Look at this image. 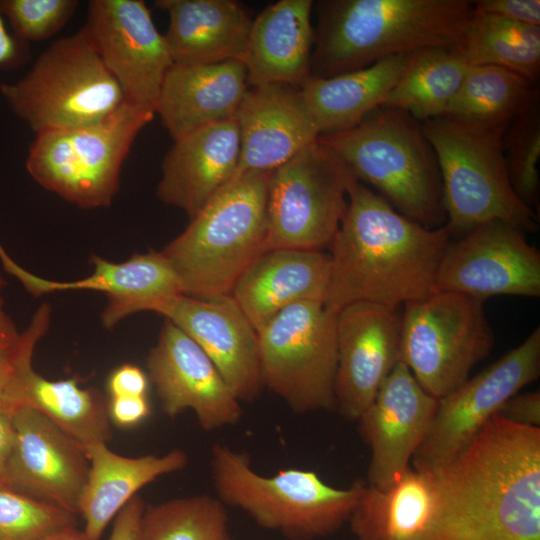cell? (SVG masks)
<instances>
[{
    "label": "cell",
    "mask_w": 540,
    "mask_h": 540,
    "mask_svg": "<svg viewBox=\"0 0 540 540\" xmlns=\"http://www.w3.org/2000/svg\"><path fill=\"white\" fill-rule=\"evenodd\" d=\"M426 472L438 499L430 540H540V427L496 414Z\"/></svg>",
    "instance_id": "obj_1"
},
{
    "label": "cell",
    "mask_w": 540,
    "mask_h": 540,
    "mask_svg": "<svg viewBox=\"0 0 540 540\" xmlns=\"http://www.w3.org/2000/svg\"><path fill=\"white\" fill-rule=\"evenodd\" d=\"M450 241L445 226L430 229L398 213L354 176L329 246L325 308L334 314L358 302L398 308L430 295Z\"/></svg>",
    "instance_id": "obj_2"
},
{
    "label": "cell",
    "mask_w": 540,
    "mask_h": 540,
    "mask_svg": "<svg viewBox=\"0 0 540 540\" xmlns=\"http://www.w3.org/2000/svg\"><path fill=\"white\" fill-rule=\"evenodd\" d=\"M311 76L329 78L391 56L453 48L473 15L466 0L317 2Z\"/></svg>",
    "instance_id": "obj_3"
},
{
    "label": "cell",
    "mask_w": 540,
    "mask_h": 540,
    "mask_svg": "<svg viewBox=\"0 0 540 540\" xmlns=\"http://www.w3.org/2000/svg\"><path fill=\"white\" fill-rule=\"evenodd\" d=\"M270 173L232 179L164 247L184 295L203 300L231 296L241 275L269 250Z\"/></svg>",
    "instance_id": "obj_4"
},
{
    "label": "cell",
    "mask_w": 540,
    "mask_h": 540,
    "mask_svg": "<svg viewBox=\"0 0 540 540\" xmlns=\"http://www.w3.org/2000/svg\"><path fill=\"white\" fill-rule=\"evenodd\" d=\"M318 140L402 215L430 229L446 219L436 155L408 112L380 106L355 127Z\"/></svg>",
    "instance_id": "obj_5"
},
{
    "label": "cell",
    "mask_w": 540,
    "mask_h": 540,
    "mask_svg": "<svg viewBox=\"0 0 540 540\" xmlns=\"http://www.w3.org/2000/svg\"><path fill=\"white\" fill-rule=\"evenodd\" d=\"M438 162L450 235H463L491 220L522 231L537 229L535 211L514 191L506 166L504 127L441 115L422 123Z\"/></svg>",
    "instance_id": "obj_6"
},
{
    "label": "cell",
    "mask_w": 540,
    "mask_h": 540,
    "mask_svg": "<svg viewBox=\"0 0 540 540\" xmlns=\"http://www.w3.org/2000/svg\"><path fill=\"white\" fill-rule=\"evenodd\" d=\"M210 472L217 498L248 514L259 526L291 540H313L335 532L349 520L365 483L340 489L314 471L297 468L264 476L249 457L229 446H212Z\"/></svg>",
    "instance_id": "obj_7"
},
{
    "label": "cell",
    "mask_w": 540,
    "mask_h": 540,
    "mask_svg": "<svg viewBox=\"0 0 540 540\" xmlns=\"http://www.w3.org/2000/svg\"><path fill=\"white\" fill-rule=\"evenodd\" d=\"M0 92L36 135L97 122L125 102L85 26L54 41L21 79L1 83Z\"/></svg>",
    "instance_id": "obj_8"
},
{
    "label": "cell",
    "mask_w": 540,
    "mask_h": 540,
    "mask_svg": "<svg viewBox=\"0 0 540 540\" xmlns=\"http://www.w3.org/2000/svg\"><path fill=\"white\" fill-rule=\"evenodd\" d=\"M155 116L124 102L97 122L37 134L26 169L40 186L83 209L111 205L131 147Z\"/></svg>",
    "instance_id": "obj_9"
},
{
    "label": "cell",
    "mask_w": 540,
    "mask_h": 540,
    "mask_svg": "<svg viewBox=\"0 0 540 540\" xmlns=\"http://www.w3.org/2000/svg\"><path fill=\"white\" fill-rule=\"evenodd\" d=\"M494 340L482 299L437 290L404 304L400 361L437 399L468 379L473 367L490 354Z\"/></svg>",
    "instance_id": "obj_10"
},
{
    "label": "cell",
    "mask_w": 540,
    "mask_h": 540,
    "mask_svg": "<svg viewBox=\"0 0 540 540\" xmlns=\"http://www.w3.org/2000/svg\"><path fill=\"white\" fill-rule=\"evenodd\" d=\"M337 314L293 304L257 331L263 387L296 413L336 410Z\"/></svg>",
    "instance_id": "obj_11"
},
{
    "label": "cell",
    "mask_w": 540,
    "mask_h": 540,
    "mask_svg": "<svg viewBox=\"0 0 540 540\" xmlns=\"http://www.w3.org/2000/svg\"><path fill=\"white\" fill-rule=\"evenodd\" d=\"M354 177L318 139L271 171L267 190L268 248L323 250L333 241Z\"/></svg>",
    "instance_id": "obj_12"
},
{
    "label": "cell",
    "mask_w": 540,
    "mask_h": 540,
    "mask_svg": "<svg viewBox=\"0 0 540 540\" xmlns=\"http://www.w3.org/2000/svg\"><path fill=\"white\" fill-rule=\"evenodd\" d=\"M540 374V327L472 379L438 399L430 428L412 457L430 471L458 452L503 404Z\"/></svg>",
    "instance_id": "obj_13"
},
{
    "label": "cell",
    "mask_w": 540,
    "mask_h": 540,
    "mask_svg": "<svg viewBox=\"0 0 540 540\" xmlns=\"http://www.w3.org/2000/svg\"><path fill=\"white\" fill-rule=\"evenodd\" d=\"M436 289L482 300L497 295L540 296V254L524 231L501 220L480 224L450 241Z\"/></svg>",
    "instance_id": "obj_14"
},
{
    "label": "cell",
    "mask_w": 540,
    "mask_h": 540,
    "mask_svg": "<svg viewBox=\"0 0 540 540\" xmlns=\"http://www.w3.org/2000/svg\"><path fill=\"white\" fill-rule=\"evenodd\" d=\"M85 27L125 101L155 113L173 61L145 2L89 1Z\"/></svg>",
    "instance_id": "obj_15"
},
{
    "label": "cell",
    "mask_w": 540,
    "mask_h": 540,
    "mask_svg": "<svg viewBox=\"0 0 540 540\" xmlns=\"http://www.w3.org/2000/svg\"><path fill=\"white\" fill-rule=\"evenodd\" d=\"M147 368L168 417L191 409L205 431L240 421V400L231 387L204 351L168 319L150 350Z\"/></svg>",
    "instance_id": "obj_16"
},
{
    "label": "cell",
    "mask_w": 540,
    "mask_h": 540,
    "mask_svg": "<svg viewBox=\"0 0 540 540\" xmlns=\"http://www.w3.org/2000/svg\"><path fill=\"white\" fill-rule=\"evenodd\" d=\"M11 418L15 439L7 467V486L79 515L90 466L86 449L32 408H20Z\"/></svg>",
    "instance_id": "obj_17"
},
{
    "label": "cell",
    "mask_w": 540,
    "mask_h": 540,
    "mask_svg": "<svg viewBox=\"0 0 540 540\" xmlns=\"http://www.w3.org/2000/svg\"><path fill=\"white\" fill-rule=\"evenodd\" d=\"M401 315L397 308L358 302L336 318V410L358 421L400 361Z\"/></svg>",
    "instance_id": "obj_18"
},
{
    "label": "cell",
    "mask_w": 540,
    "mask_h": 540,
    "mask_svg": "<svg viewBox=\"0 0 540 540\" xmlns=\"http://www.w3.org/2000/svg\"><path fill=\"white\" fill-rule=\"evenodd\" d=\"M437 405L438 399L399 361L358 420L371 449L369 485L385 489L405 473L430 428Z\"/></svg>",
    "instance_id": "obj_19"
},
{
    "label": "cell",
    "mask_w": 540,
    "mask_h": 540,
    "mask_svg": "<svg viewBox=\"0 0 540 540\" xmlns=\"http://www.w3.org/2000/svg\"><path fill=\"white\" fill-rule=\"evenodd\" d=\"M157 313L204 351L240 401L259 396L263 383L258 334L231 296L203 300L180 294Z\"/></svg>",
    "instance_id": "obj_20"
},
{
    "label": "cell",
    "mask_w": 540,
    "mask_h": 540,
    "mask_svg": "<svg viewBox=\"0 0 540 540\" xmlns=\"http://www.w3.org/2000/svg\"><path fill=\"white\" fill-rule=\"evenodd\" d=\"M234 119L241 150L232 179L271 172L320 136L300 88L285 83L248 88Z\"/></svg>",
    "instance_id": "obj_21"
},
{
    "label": "cell",
    "mask_w": 540,
    "mask_h": 540,
    "mask_svg": "<svg viewBox=\"0 0 540 540\" xmlns=\"http://www.w3.org/2000/svg\"><path fill=\"white\" fill-rule=\"evenodd\" d=\"M240 133L234 118L176 141L162 162L157 196L189 219L234 177L240 161Z\"/></svg>",
    "instance_id": "obj_22"
},
{
    "label": "cell",
    "mask_w": 540,
    "mask_h": 540,
    "mask_svg": "<svg viewBox=\"0 0 540 540\" xmlns=\"http://www.w3.org/2000/svg\"><path fill=\"white\" fill-rule=\"evenodd\" d=\"M329 279L330 255L323 250L271 249L241 275L231 297L258 331L293 304H324Z\"/></svg>",
    "instance_id": "obj_23"
},
{
    "label": "cell",
    "mask_w": 540,
    "mask_h": 540,
    "mask_svg": "<svg viewBox=\"0 0 540 540\" xmlns=\"http://www.w3.org/2000/svg\"><path fill=\"white\" fill-rule=\"evenodd\" d=\"M247 90V70L242 61L173 64L162 83L155 114L176 141L234 118Z\"/></svg>",
    "instance_id": "obj_24"
},
{
    "label": "cell",
    "mask_w": 540,
    "mask_h": 540,
    "mask_svg": "<svg viewBox=\"0 0 540 540\" xmlns=\"http://www.w3.org/2000/svg\"><path fill=\"white\" fill-rule=\"evenodd\" d=\"M169 16L164 38L175 65L243 61L253 19L233 0H157Z\"/></svg>",
    "instance_id": "obj_25"
},
{
    "label": "cell",
    "mask_w": 540,
    "mask_h": 540,
    "mask_svg": "<svg viewBox=\"0 0 540 540\" xmlns=\"http://www.w3.org/2000/svg\"><path fill=\"white\" fill-rule=\"evenodd\" d=\"M313 6L311 0H280L253 19L242 61L248 87L285 83L300 88L311 76Z\"/></svg>",
    "instance_id": "obj_26"
},
{
    "label": "cell",
    "mask_w": 540,
    "mask_h": 540,
    "mask_svg": "<svg viewBox=\"0 0 540 540\" xmlns=\"http://www.w3.org/2000/svg\"><path fill=\"white\" fill-rule=\"evenodd\" d=\"M85 449L90 466L79 515L85 522L83 532L87 540H100L109 522L140 489L188 464V456L181 449L140 457L117 454L107 443H96Z\"/></svg>",
    "instance_id": "obj_27"
},
{
    "label": "cell",
    "mask_w": 540,
    "mask_h": 540,
    "mask_svg": "<svg viewBox=\"0 0 540 540\" xmlns=\"http://www.w3.org/2000/svg\"><path fill=\"white\" fill-rule=\"evenodd\" d=\"M437 509L430 475L409 467L385 489L365 484L348 521L359 540H430Z\"/></svg>",
    "instance_id": "obj_28"
},
{
    "label": "cell",
    "mask_w": 540,
    "mask_h": 540,
    "mask_svg": "<svg viewBox=\"0 0 540 540\" xmlns=\"http://www.w3.org/2000/svg\"><path fill=\"white\" fill-rule=\"evenodd\" d=\"M409 58L410 54L391 56L329 78L310 76L300 90L320 135L351 129L382 106Z\"/></svg>",
    "instance_id": "obj_29"
},
{
    "label": "cell",
    "mask_w": 540,
    "mask_h": 540,
    "mask_svg": "<svg viewBox=\"0 0 540 540\" xmlns=\"http://www.w3.org/2000/svg\"><path fill=\"white\" fill-rule=\"evenodd\" d=\"M108 402L98 389L80 387L77 377L49 380L32 370L22 408L40 412L87 448L112 438Z\"/></svg>",
    "instance_id": "obj_30"
},
{
    "label": "cell",
    "mask_w": 540,
    "mask_h": 540,
    "mask_svg": "<svg viewBox=\"0 0 540 540\" xmlns=\"http://www.w3.org/2000/svg\"><path fill=\"white\" fill-rule=\"evenodd\" d=\"M469 67L453 48L414 52L382 106L404 110L422 122L444 115Z\"/></svg>",
    "instance_id": "obj_31"
},
{
    "label": "cell",
    "mask_w": 540,
    "mask_h": 540,
    "mask_svg": "<svg viewBox=\"0 0 540 540\" xmlns=\"http://www.w3.org/2000/svg\"><path fill=\"white\" fill-rule=\"evenodd\" d=\"M455 50L470 66H499L534 82L540 71V28L473 11Z\"/></svg>",
    "instance_id": "obj_32"
},
{
    "label": "cell",
    "mask_w": 540,
    "mask_h": 540,
    "mask_svg": "<svg viewBox=\"0 0 540 540\" xmlns=\"http://www.w3.org/2000/svg\"><path fill=\"white\" fill-rule=\"evenodd\" d=\"M94 267L89 276L72 281H56L27 273L22 284L33 296L55 291L88 290L103 293L106 305L101 320L115 326L134 314L147 299L151 290V277L145 261L134 254L123 262H111L92 255Z\"/></svg>",
    "instance_id": "obj_33"
},
{
    "label": "cell",
    "mask_w": 540,
    "mask_h": 540,
    "mask_svg": "<svg viewBox=\"0 0 540 540\" xmlns=\"http://www.w3.org/2000/svg\"><path fill=\"white\" fill-rule=\"evenodd\" d=\"M536 98L531 82L494 65L470 66L444 115L507 128Z\"/></svg>",
    "instance_id": "obj_34"
},
{
    "label": "cell",
    "mask_w": 540,
    "mask_h": 540,
    "mask_svg": "<svg viewBox=\"0 0 540 540\" xmlns=\"http://www.w3.org/2000/svg\"><path fill=\"white\" fill-rule=\"evenodd\" d=\"M225 505L207 494L145 506L140 540H226Z\"/></svg>",
    "instance_id": "obj_35"
},
{
    "label": "cell",
    "mask_w": 540,
    "mask_h": 540,
    "mask_svg": "<svg viewBox=\"0 0 540 540\" xmlns=\"http://www.w3.org/2000/svg\"><path fill=\"white\" fill-rule=\"evenodd\" d=\"M52 308L43 303L28 326L19 331L0 297V414L12 415L22 408L27 379L32 372L33 355L47 333Z\"/></svg>",
    "instance_id": "obj_36"
},
{
    "label": "cell",
    "mask_w": 540,
    "mask_h": 540,
    "mask_svg": "<svg viewBox=\"0 0 540 540\" xmlns=\"http://www.w3.org/2000/svg\"><path fill=\"white\" fill-rule=\"evenodd\" d=\"M503 138L504 156L511 185L530 208L538 206L540 158V116L535 98L511 123ZM533 209V208H532Z\"/></svg>",
    "instance_id": "obj_37"
},
{
    "label": "cell",
    "mask_w": 540,
    "mask_h": 540,
    "mask_svg": "<svg viewBox=\"0 0 540 540\" xmlns=\"http://www.w3.org/2000/svg\"><path fill=\"white\" fill-rule=\"evenodd\" d=\"M77 527V516L0 485V540H40Z\"/></svg>",
    "instance_id": "obj_38"
},
{
    "label": "cell",
    "mask_w": 540,
    "mask_h": 540,
    "mask_svg": "<svg viewBox=\"0 0 540 540\" xmlns=\"http://www.w3.org/2000/svg\"><path fill=\"white\" fill-rule=\"evenodd\" d=\"M78 4L76 0H0V13L8 19L16 38L41 41L61 31Z\"/></svg>",
    "instance_id": "obj_39"
},
{
    "label": "cell",
    "mask_w": 540,
    "mask_h": 540,
    "mask_svg": "<svg viewBox=\"0 0 540 540\" xmlns=\"http://www.w3.org/2000/svg\"><path fill=\"white\" fill-rule=\"evenodd\" d=\"M475 12L495 15L513 22L539 27V0H481L473 2Z\"/></svg>",
    "instance_id": "obj_40"
},
{
    "label": "cell",
    "mask_w": 540,
    "mask_h": 540,
    "mask_svg": "<svg viewBox=\"0 0 540 540\" xmlns=\"http://www.w3.org/2000/svg\"><path fill=\"white\" fill-rule=\"evenodd\" d=\"M149 379L136 365L122 364L108 376L106 387L109 397L147 396Z\"/></svg>",
    "instance_id": "obj_41"
},
{
    "label": "cell",
    "mask_w": 540,
    "mask_h": 540,
    "mask_svg": "<svg viewBox=\"0 0 540 540\" xmlns=\"http://www.w3.org/2000/svg\"><path fill=\"white\" fill-rule=\"evenodd\" d=\"M108 409L111 423L120 428L137 426L151 414L147 396L109 397Z\"/></svg>",
    "instance_id": "obj_42"
},
{
    "label": "cell",
    "mask_w": 540,
    "mask_h": 540,
    "mask_svg": "<svg viewBox=\"0 0 540 540\" xmlns=\"http://www.w3.org/2000/svg\"><path fill=\"white\" fill-rule=\"evenodd\" d=\"M497 415L507 421L524 426H540V392L533 391L509 398Z\"/></svg>",
    "instance_id": "obj_43"
},
{
    "label": "cell",
    "mask_w": 540,
    "mask_h": 540,
    "mask_svg": "<svg viewBox=\"0 0 540 540\" xmlns=\"http://www.w3.org/2000/svg\"><path fill=\"white\" fill-rule=\"evenodd\" d=\"M145 509L142 498L134 496L113 519L108 540H140V526Z\"/></svg>",
    "instance_id": "obj_44"
},
{
    "label": "cell",
    "mask_w": 540,
    "mask_h": 540,
    "mask_svg": "<svg viewBox=\"0 0 540 540\" xmlns=\"http://www.w3.org/2000/svg\"><path fill=\"white\" fill-rule=\"evenodd\" d=\"M24 44L7 31L0 13V67L15 68L22 64L27 58Z\"/></svg>",
    "instance_id": "obj_45"
},
{
    "label": "cell",
    "mask_w": 540,
    "mask_h": 540,
    "mask_svg": "<svg viewBox=\"0 0 540 540\" xmlns=\"http://www.w3.org/2000/svg\"><path fill=\"white\" fill-rule=\"evenodd\" d=\"M15 439L12 418L0 414V485L7 486V467Z\"/></svg>",
    "instance_id": "obj_46"
},
{
    "label": "cell",
    "mask_w": 540,
    "mask_h": 540,
    "mask_svg": "<svg viewBox=\"0 0 540 540\" xmlns=\"http://www.w3.org/2000/svg\"><path fill=\"white\" fill-rule=\"evenodd\" d=\"M40 540H87L83 530L71 527L52 534Z\"/></svg>",
    "instance_id": "obj_47"
},
{
    "label": "cell",
    "mask_w": 540,
    "mask_h": 540,
    "mask_svg": "<svg viewBox=\"0 0 540 540\" xmlns=\"http://www.w3.org/2000/svg\"><path fill=\"white\" fill-rule=\"evenodd\" d=\"M7 285H8V282L3 277V274H2L1 268H0V290L3 289L4 287H6Z\"/></svg>",
    "instance_id": "obj_48"
},
{
    "label": "cell",
    "mask_w": 540,
    "mask_h": 540,
    "mask_svg": "<svg viewBox=\"0 0 540 540\" xmlns=\"http://www.w3.org/2000/svg\"><path fill=\"white\" fill-rule=\"evenodd\" d=\"M226 540H234V539H232V538L229 536Z\"/></svg>",
    "instance_id": "obj_49"
}]
</instances>
